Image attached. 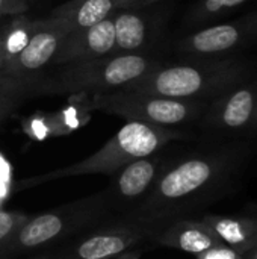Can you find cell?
<instances>
[{
	"label": "cell",
	"mask_w": 257,
	"mask_h": 259,
	"mask_svg": "<svg viewBox=\"0 0 257 259\" xmlns=\"http://www.w3.org/2000/svg\"><path fill=\"white\" fill-rule=\"evenodd\" d=\"M64 226L62 217L56 214H42L26 222L20 228L18 241L23 247H36L58 237Z\"/></svg>",
	"instance_id": "16"
},
{
	"label": "cell",
	"mask_w": 257,
	"mask_h": 259,
	"mask_svg": "<svg viewBox=\"0 0 257 259\" xmlns=\"http://www.w3.org/2000/svg\"><path fill=\"white\" fill-rule=\"evenodd\" d=\"M2 36H3V32H0V77H2V71H3V49H2Z\"/></svg>",
	"instance_id": "25"
},
{
	"label": "cell",
	"mask_w": 257,
	"mask_h": 259,
	"mask_svg": "<svg viewBox=\"0 0 257 259\" xmlns=\"http://www.w3.org/2000/svg\"><path fill=\"white\" fill-rule=\"evenodd\" d=\"M115 32L114 14L85 29L73 30L61 44L52 59L55 65H65L71 62L91 61L106 55H114Z\"/></svg>",
	"instance_id": "9"
},
{
	"label": "cell",
	"mask_w": 257,
	"mask_h": 259,
	"mask_svg": "<svg viewBox=\"0 0 257 259\" xmlns=\"http://www.w3.org/2000/svg\"><path fill=\"white\" fill-rule=\"evenodd\" d=\"M114 53H138L147 41V21L138 9H117L114 12Z\"/></svg>",
	"instance_id": "13"
},
{
	"label": "cell",
	"mask_w": 257,
	"mask_h": 259,
	"mask_svg": "<svg viewBox=\"0 0 257 259\" xmlns=\"http://www.w3.org/2000/svg\"><path fill=\"white\" fill-rule=\"evenodd\" d=\"M197 259H242V253L238 250H233L230 247H226L223 244H218V246L197 255Z\"/></svg>",
	"instance_id": "20"
},
{
	"label": "cell",
	"mask_w": 257,
	"mask_h": 259,
	"mask_svg": "<svg viewBox=\"0 0 257 259\" xmlns=\"http://www.w3.org/2000/svg\"><path fill=\"white\" fill-rule=\"evenodd\" d=\"M117 11L114 0H70L50 12L73 30L85 29L100 23Z\"/></svg>",
	"instance_id": "12"
},
{
	"label": "cell",
	"mask_w": 257,
	"mask_h": 259,
	"mask_svg": "<svg viewBox=\"0 0 257 259\" xmlns=\"http://www.w3.org/2000/svg\"><path fill=\"white\" fill-rule=\"evenodd\" d=\"M257 80L241 82L217 96L206 124L224 132H256Z\"/></svg>",
	"instance_id": "8"
},
{
	"label": "cell",
	"mask_w": 257,
	"mask_h": 259,
	"mask_svg": "<svg viewBox=\"0 0 257 259\" xmlns=\"http://www.w3.org/2000/svg\"><path fill=\"white\" fill-rule=\"evenodd\" d=\"M161 64L139 53H114L62 65L52 76L33 80L32 94L109 93L123 90Z\"/></svg>",
	"instance_id": "3"
},
{
	"label": "cell",
	"mask_w": 257,
	"mask_h": 259,
	"mask_svg": "<svg viewBox=\"0 0 257 259\" xmlns=\"http://www.w3.org/2000/svg\"><path fill=\"white\" fill-rule=\"evenodd\" d=\"M29 8L27 0H0V17L21 15Z\"/></svg>",
	"instance_id": "21"
},
{
	"label": "cell",
	"mask_w": 257,
	"mask_h": 259,
	"mask_svg": "<svg viewBox=\"0 0 257 259\" xmlns=\"http://www.w3.org/2000/svg\"><path fill=\"white\" fill-rule=\"evenodd\" d=\"M251 150L235 144L191 156L164 173L153 191V205L177 209L186 205L212 202L235 187Z\"/></svg>",
	"instance_id": "1"
},
{
	"label": "cell",
	"mask_w": 257,
	"mask_h": 259,
	"mask_svg": "<svg viewBox=\"0 0 257 259\" xmlns=\"http://www.w3.org/2000/svg\"><path fill=\"white\" fill-rule=\"evenodd\" d=\"M15 97H17L15 94H12V93L5 91V90L0 88V121H2L3 117L8 114V111L12 108L14 99H15Z\"/></svg>",
	"instance_id": "23"
},
{
	"label": "cell",
	"mask_w": 257,
	"mask_h": 259,
	"mask_svg": "<svg viewBox=\"0 0 257 259\" xmlns=\"http://www.w3.org/2000/svg\"><path fill=\"white\" fill-rule=\"evenodd\" d=\"M159 244L188 252L192 255H200L218 244H221L214 232L200 220H182L168 226L158 237Z\"/></svg>",
	"instance_id": "11"
},
{
	"label": "cell",
	"mask_w": 257,
	"mask_h": 259,
	"mask_svg": "<svg viewBox=\"0 0 257 259\" xmlns=\"http://www.w3.org/2000/svg\"><path fill=\"white\" fill-rule=\"evenodd\" d=\"M70 33L71 29L58 17L48 15L38 20L36 29L29 38L26 47L14 62L2 71L0 88L18 97L26 94V87L35 79L36 73L52 64L53 56Z\"/></svg>",
	"instance_id": "6"
},
{
	"label": "cell",
	"mask_w": 257,
	"mask_h": 259,
	"mask_svg": "<svg viewBox=\"0 0 257 259\" xmlns=\"http://www.w3.org/2000/svg\"><path fill=\"white\" fill-rule=\"evenodd\" d=\"M26 223L24 215L17 212L0 211V241L8 238L14 231L21 228Z\"/></svg>",
	"instance_id": "19"
},
{
	"label": "cell",
	"mask_w": 257,
	"mask_h": 259,
	"mask_svg": "<svg viewBox=\"0 0 257 259\" xmlns=\"http://www.w3.org/2000/svg\"><path fill=\"white\" fill-rule=\"evenodd\" d=\"M89 109L114 114L127 121L168 127L194 120L200 114L201 105L195 100H177L130 90H114L92 94Z\"/></svg>",
	"instance_id": "5"
},
{
	"label": "cell",
	"mask_w": 257,
	"mask_h": 259,
	"mask_svg": "<svg viewBox=\"0 0 257 259\" xmlns=\"http://www.w3.org/2000/svg\"><path fill=\"white\" fill-rule=\"evenodd\" d=\"M189 64L159 65L123 90L177 100L217 97L248 76V64L235 56H206Z\"/></svg>",
	"instance_id": "2"
},
{
	"label": "cell",
	"mask_w": 257,
	"mask_h": 259,
	"mask_svg": "<svg viewBox=\"0 0 257 259\" xmlns=\"http://www.w3.org/2000/svg\"><path fill=\"white\" fill-rule=\"evenodd\" d=\"M159 2H165V0H114V5L117 9H139Z\"/></svg>",
	"instance_id": "22"
},
{
	"label": "cell",
	"mask_w": 257,
	"mask_h": 259,
	"mask_svg": "<svg viewBox=\"0 0 257 259\" xmlns=\"http://www.w3.org/2000/svg\"><path fill=\"white\" fill-rule=\"evenodd\" d=\"M201 222L226 247L244 253L257 246V217L204 215Z\"/></svg>",
	"instance_id": "10"
},
{
	"label": "cell",
	"mask_w": 257,
	"mask_h": 259,
	"mask_svg": "<svg viewBox=\"0 0 257 259\" xmlns=\"http://www.w3.org/2000/svg\"><path fill=\"white\" fill-rule=\"evenodd\" d=\"M135 240L136 235L127 232L94 235L79 246L77 255L80 259H109L123 253Z\"/></svg>",
	"instance_id": "15"
},
{
	"label": "cell",
	"mask_w": 257,
	"mask_h": 259,
	"mask_svg": "<svg viewBox=\"0 0 257 259\" xmlns=\"http://www.w3.org/2000/svg\"><path fill=\"white\" fill-rule=\"evenodd\" d=\"M257 39V11L236 20L214 24L185 36L177 49L198 56H223Z\"/></svg>",
	"instance_id": "7"
},
{
	"label": "cell",
	"mask_w": 257,
	"mask_h": 259,
	"mask_svg": "<svg viewBox=\"0 0 257 259\" xmlns=\"http://www.w3.org/2000/svg\"><path fill=\"white\" fill-rule=\"evenodd\" d=\"M248 0H201L191 12L194 21H206L233 12Z\"/></svg>",
	"instance_id": "18"
},
{
	"label": "cell",
	"mask_w": 257,
	"mask_h": 259,
	"mask_svg": "<svg viewBox=\"0 0 257 259\" xmlns=\"http://www.w3.org/2000/svg\"><path fill=\"white\" fill-rule=\"evenodd\" d=\"M159 164L156 159L139 158L126 167H123V171L118 176L117 185L120 194L126 197H138L142 193H145L151 184L155 182L158 176Z\"/></svg>",
	"instance_id": "14"
},
{
	"label": "cell",
	"mask_w": 257,
	"mask_h": 259,
	"mask_svg": "<svg viewBox=\"0 0 257 259\" xmlns=\"http://www.w3.org/2000/svg\"><path fill=\"white\" fill-rule=\"evenodd\" d=\"M177 138H182V134L174 129L142 121H129L89 158L44 176L33 178L27 184H39L53 179L95 173L112 175L139 158L151 156L167 143Z\"/></svg>",
	"instance_id": "4"
},
{
	"label": "cell",
	"mask_w": 257,
	"mask_h": 259,
	"mask_svg": "<svg viewBox=\"0 0 257 259\" xmlns=\"http://www.w3.org/2000/svg\"><path fill=\"white\" fill-rule=\"evenodd\" d=\"M256 132H257V112H256Z\"/></svg>",
	"instance_id": "26"
},
{
	"label": "cell",
	"mask_w": 257,
	"mask_h": 259,
	"mask_svg": "<svg viewBox=\"0 0 257 259\" xmlns=\"http://www.w3.org/2000/svg\"><path fill=\"white\" fill-rule=\"evenodd\" d=\"M27 2H33V0H27Z\"/></svg>",
	"instance_id": "27"
},
{
	"label": "cell",
	"mask_w": 257,
	"mask_h": 259,
	"mask_svg": "<svg viewBox=\"0 0 257 259\" xmlns=\"http://www.w3.org/2000/svg\"><path fill=\"white\" fill-rule=\"evenodd\" d=\"M38 20H30L23 15L14 20L6 30H3L2 36V49H3V70L14 62V59L20 55V52L26 47L29 38L36 29Z\"/></svg>",
	"instance_id": "17"
},
{
	"label": "cell",
	"mask_w": 257,
	"mask_h": 259,
	"mask_svg": "<svg viewBox=\"0 0 257 259\" xmlns=\"http://www.w3.org/2000/svg\"><path fill=\"white\" fill-rule=\"evenodd\" d=\"M242 259H257V246L242 253Z\"/></svg>",
	"instance_id": "24"
}]
</instances>
